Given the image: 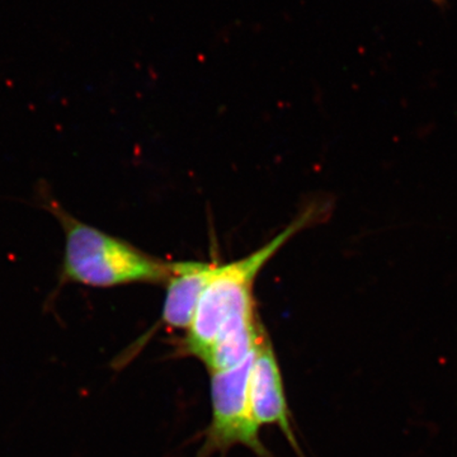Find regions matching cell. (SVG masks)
Segmentation results:
<instances>
[{"label": "cell", "mask_w": 457, "mask_h": 457, "mask_svg": "<svg viewBox=\"0 0 457 457\" xmlns=\"http://www.w3.org/2000/svg\"><path fill=\"white\" fill-rule=\"evenodd\" d=\"M219 263L216 262H171L163 305V323L170 329L188 330L195 312Z\"/></svg>", "instance_id": "cell-4"}, {"label": "cell", "mask_w": 457, "mask_h": 457, "mask_svg": "<svg viewBox=\"0 0 457 457\" xmlns=\"http://www.w3.org/2000/svg\"><path fill=\"white\" fill-rule=\"evenodd\" d=\"M35 203L56 219L64 233V252L53 296L68 284L112 288L132 284H167L170 279L171 262L146 253L121 237L75 218L54 196L46 180L36 185Z\"/></svg>", "instance_id": "cell-1"}, {"label": "cell", "mask_w": 457, "mask_h": 457, "mask_svg": "<svg viewBox=\"0 0 457 457\" xmlns=\"http://www.w3.org/2000/svg\"><path fill=\"white\" fill-rule=\"evenodd\" d=\"M254 353L237 368L212 374V423L209 440L212 446L245 445L266 455L249 403V378Z\"/></svg>", "instance_id": "cell-2"}, {"label": "cell", "mask_w": 457, "mask_h": 457, "mask_svg": "<svg viewBox=\"0 0 457 457\" xmlns=\"http://www.w3.org/2000/svg\"><path fill=\"white\" fill-rule=\"evenodd\" d=\"M435 2H441V0H435Z\"/></svg>", "instance_id": "cell-5"}, {"label": "cell", "mask_w": 457, "mask_h": 457, "mask_svg": "<svg viewBox=\"0 0 457 457\" xmlns=\"http://www.w3.org/2000/svg\"><path fill=\"white\" fill-rule=\"evenodd\" d=\"M249 403L255 423L278 426L288 442L296 446L290 425L287 403L278 360L266 335L262 337L254 351L249 378Z\"/></svg>", "instance_id": "cell-3"}]
</instances>
